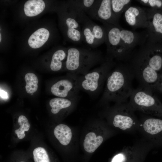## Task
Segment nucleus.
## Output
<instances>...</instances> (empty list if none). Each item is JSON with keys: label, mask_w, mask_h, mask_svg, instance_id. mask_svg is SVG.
I'll list each match as a JSON object with an SVG mask.
<instances>
[{"label": "nucleus", "mask_w": 162, "mask_h": 162, "mask_svg": "<svg viewBox=\"0 0 162 162\" xmlns=\"http://www.w3.org/2000/svg\"><path fill=\"white\" fill-rule=\"evenodd\" d=\"M33 94V93L31 94V95H32Z\"/></svg>", "instance_id": "obj_30"}, {"label": "nucleus", "mask_w": 162, "mask_h": 162, "mask_svg": "<svg viewBox=\"0 0 162 162\" xmlns=\"http://www.w3.org/2000/svg\"><path fill=\"white\" fill-rule=\"evenodd\" d=\"M155 90L162 93V71L160 74L159 79L155 86Z\"/></svg>", "instance_id": "obj_26"}, {"label": "nucleus", "mask_w": 162, "mask_h": 162, "mask_svg": "<svg viewBox=\"0 0 162 162\" xmlns=\"http://www.w3.org/2000/svg\"><path fill=\"white\" fill-rule=\"evenodd\" d=\"M103 141V138L100 135L97 136L93 132H89L86 136L83 143L85 150L88 153L94 152Z\"/></svg>", "instance_id": "obj_15"}, {"label": "nucleus", "mask_w": 162, "mask_h": 162, "mask_svg": "<svg viewBox=\"0 0 162 162\" xmlns=\"http://www.w3.org/2000/svg\"><path fill=\"white\" fill-rule=\"evenodd\" d=\"M67 52L63 50L58 49L53 53L50 64L51 70L53 71L60 70L62 67V61L67 58Z\"/></svg>", "instance_id": "obj_19"}, {"label": "nucleus", "mask_w": 162, "mask_h": 162, "mask_svg": "<svg viewBox=\"0 0 162 162\" xmlns=\"http://www.w3.org/2000/svg\"><path fill=\"white\" fill-rule=\"evenodd\" d=\"M115 64L113 60H106L98 67L84 74L78 75L80 90L91 94L98 92L103 87L109 73Z\"/></svg>", "instance_id": "obj_4"}, {"label": "nucleus", "mask_w": 162, "mask_h": 162, "mask_svg": "<svg viewBox=\"0 0 162 162\" xmlns=\"http://www.w3.org/2000/svg\"><path fill=\"white\" fill-rule=\"evenodd\" d=\"M141 4L149 7V8L162 11V0H137Z\"/></svg>", "instance_id": "obj_24"}, {"label": "nucleus", "mask_w": 162, "mask_h": 162, "mask_svg": "<svg viewBox=\"0 0 162 162\" xmlns=\"http://www.w3.org/2000/svg\"><path fill=\"white\" fill-rule=\"evenodd\" d=\"M1 34L0 33V42L1 41Z\"/></svg>", "instance_id": "obj_29"}, {"label": "nucleus", "mask_w": 162, "mask_h": 162, "mask_svg": "<svg viewBox=\"0 0 162 162\" xmlns=\"http://www.w3.org/2000/svg\"><path fill=\"white\" fill-rule=\"evenodd\" d=\"M152 116L139 120L138 131L152 148H162V118Z\"/></svg>", "instance_id": "obj_6"}, {"label": "nucleus", "mask_w": 162, "mask_h": 162, "mask_svg": "<svg viewBox=\"0 0 162 162\" xmlns=\"http://www.w3.org/2000/svg\"><path fill=\"white\" fill-rule=\"evenodd\" d=\"M137 52L145 63L159 74L162 68V42L154 43L147 40Z\"/></svg>", "instance_id": "obj_7"}, {"label": "nucleus", "mask_w": 162, "mask_h": 162, "mask_svg": "<svg viewBox=\"0 0 162 162\" xmlns=\"http://www.w3.org/2000/svg\"><path fill=\"white\" fill-rule=\"evenodd\" d=\"M123 149L124 152L119 153L116 155L112 159L111 162H125L127 158L124 147Z\"/></svg>", "instance_id": "obj_25"}, {"label": "nucleus", "mask_w": 162, "mask_h": 162, "mask_svg": "<svg viewBox=\"0 0 162 162\" xmlns=\"http://www.w3.org/2000/svg\"><path fill=\"white\" fill-rule=\"evenodd\" d=\"M131 2L130 0H111L112 11L118 21L122 14L130 6Z\"/></svg>", "instance_id": "obj_18"}, {"label": "nucleus", "mask_w": 162, "mask_h": 162, "mask_svg": "<svg viewBox=\"0 0 162 162\" xmlns=\"http://www.w3.org/2000/svg\"><path fill=\"white\" fill-rule=\"evenodd\" d=\"M128 104L134 111L162 118V103L153 93L141 86L133 90Z\"/></svg>", "instance_id": "obj_3"}, {"label": "nucleus", "mask_w": 162, "mask_h": 162, "mask_svg": "<svg viewBox=\"0 0 162 162\" xmlns=\"http://www.w3.org/2000/svg\"><path fill=\"white\" fill-rule=\"evenodd\" d=\"M81 28L82 41L90 48H95L105 43L106 32L104 26L98 25L89 18Z\"/></svg>", "instance_id": "obj_8"}, {"label": "nucleus", "mask_w": 162, "mask_h": 162, "mask_svg": "<svg viewBox=\"0 0 162 162\" xmlns=\"http://www.w3.org/2000/svg\"><path fill=\"white\" fill-rule=\"evenodd\" d=\"M96 0H73L69 2L76 6L86 14L90 9Z\"/></svg>", "instance_id": "obj_23"}, {"label": "nucleus", "mask_w": 162, "mask_h": 162, "mask_svg": "<svg viewBox=\"0 0 162 162\" xmlns=\"http://www.w3.org/2000/svg\"><path fill=\"white\" fill-rule=\"evenodd\" d=\"M105 60L100 51L90 48L71 47L67 50L66 68L71 74L83 75Z\"/></svg>", "instance_id": "obj_2"}, {"label": "nucleus", "mask_w": 162, "mask_h": 162, "mask_svg": "<svg viewBox=\"0 0 162 162\" xmlns=\"http://www.w3.org/2000/svg\"><path fill=\"white\" fill-rule=\"evenodd\" d=\"M128 102L116 103L110 113L114 127L127 133L138 130L140 121Z\"/></svg>", "instance_id": "obj_5"}, {"label": "nucleus", "mask_w": 162, "mask_h": 162, "mask_svg": "<svg viewBox=\"0 0 162 162\" xmlns=\"http://www.w3.org/2000/svg\"><path fill=\"white\" fill-rule=\"evenodd\" d=\"M18 122L20 126L18 129L15 130V133L17 135L18 138L21 140L25 138L26 136L25 132L29 130L30 124L26 117L22 115L19 116Z\"/></svg>", "instance_id": "obj_22"}, {"label": "nucleus", "mask_w": 162, "mask_h": 162, "mask_svg": "<svg viewBox=\"0 0 162 162\" xmlns=\"http://www.w3.org/2000/svg\"><path fill=\"white\" fill-rule=\"evenodd\" d=\"M50 36L49 31L44 28L38 29L29 37L28 40L29 46L37 49L42 46L47 40Z\"/></svg>", "instance_id": "obj_13"}, {"label": "nucleus", "mask_w": 162, "mask_h": 162, "mask_svg": "<svg viewBox=\"0 0 162 162\" xmlns=\"http://www.w3.org/2000/svg\"><path fill=\"white\" fill-rule=\"evenodd\" d=\"M86 14L103 24L120 26L119 21L116 19L113 14L111 0H96L93 6Z\"/></svg>", "instance_id": "obj_9"}, {"label": "nucleus", "mask_w": 162, "mask_h": 162, "mask_svg": "<svg viewBox=\"0 0 162 162\" xmlns=\"http://www.w3.org/2000/svg\"><path fill=\"white\" fill-rule=\"evenodd\" d=\"M134 74L128 64L117 66L109 73L101 98L104 103H127L134 90L132 82Z\"/></svg>", "instance_id": "obj_1"}, {"label": "nucleus", "mask_w": 162, "mask_h": 162, "mask_svg": "<svg viewBox=\"0 0 162 162\" xmlns=\"http://www.w3.org/2000/svg\"><path fill=\"white\" fill-rule=\"evenodd\" d=\"M0 97L3 99H8V94L5 91L0 89Z\"/></svg>", "instance_id": "obj_27"}, {"label": "nucleus", "mask_w": 162, "mask_h": 162, "mask_svg": "<svg viewBox=\"0 0 162 162\" xmlns=\"http://www.w3.org/2000/svg\"><path fill=\"white\" fill-rule=\"evenodd\" d=\"M45 4L42 0H29L27 1L24 5V11L28 16L32 17L37 15L44 9Z\"/></svg>", "instance_id": "obj_16"}, {"label": "nucleus", "mask_w": 162, "mask_h": 162, "mask_svg": "<svg viewBox=\"0 0 162 162\" xmlns=\"http://www.w3.org/2000/svg\"><path fill=\"white\" fill-rule=\"evenodd\" d=\"M53 132L55 137L61 144L67 146L70 143L72 133L68 126L64 124H59L54 128Z\"/></svg>", "instance_id": "obj_14"}, {"label": "nucleus", "mask_w": 162, "mask_h": 162, "mask_svg": "<svg viewBox=\"0 0 162 162\" xmlns=\"http://www.w3.org/2000/svg\"><path fill=\"white\" fill-rule=\"evenodd\" d=\"M26 82L25 86L26 91L29 94L35 92L38 89V79L36 76L32 73H28L25 76Z\"/></svg>", "instance_id": "obj_20"}, {"label": "nucleus", "mask_w": 162, "mask_h": 162, "mask_svg": "<svg viewBox=\"0 0 162 162\" xmlns=\"http://www.w3.org/2000/svg\"><path fill=\"white\" fill-rule=\"evenodd\" d=\"M77 98L78 97L69 99L59 97L52 99L49 102L51 108V112L53 114H57L62 109L70 107L72 104V101Z\"/></svg>", "instance_id": "obj_17"}, {"label": "nucleus", "mask_w": 162, "mask_h": 162, "mask_svg": "<svg viewBox=\"0 0 162 162\" xmlns=\"http://www.w3.org/2000/svg\"><path fill=\"white\" fill-rule=\"evenodd\" d=\"M32 158L33 162H51L47 151L41 147H37L34 149Z\"/></svg>", "instance_id": "obj_21"}, {"label": "nucleus", "mask_w": 162, "mask_h": 162, "mask_svg": "<svg viewBox=\"0 0 162 162\" xmlns=\"http://www.w3.org/2000/svg\"><path fill=\"white\" fill-rule=\"evenodd\" d=\"M16 162H29L26 160H19L18 161H17Z\"/></svg>", "instance_id": "obj_28"}, {"label": "nucleus", "mask_w": 162, "mask_h": 162, "mask_svg": "<svg viewBox=\"0 0 162 162\" xmlns=\"http://www.w3.org/2000/svg\"><path fill=\"white\" fill-rule=\"evenodd\" d=\"M124 16L127 23L134 28L148 27L145 8L130 6L124 11Z\"/></svg>", "instance_id": "obj_12"}, {"label": "nucleus", "mask_w": 162, "mask_h": 162, "mask_svg": "<svg viewBox=\"0 0 162 162\" xmlns=\"http://www.w3.org/2000/svg\"><path fill=\"white\" fill-rule=\"evenodd\" d=\"M148 27L146 31L147 40L154 43L162 42V11L145 8Z\"/></svg>", "instance_id": "obj_11"}, {"label": "nucleus", "mask_w": 162, "mask_h": 162, "mask_svg": "<svg viewBox=\"0 0 162 162\" xmlns=\"http://www.w3.org/2000/svg\"><path fill=\"white\" fill-rule=\"evenodd\" d=\"M78 75L71 74L67 78L61 79L53 84L51 88V93L59 98L78 97L80 89L78 81Z\"/></svg>", "instance_id": "obj_10"}]
</instances>
